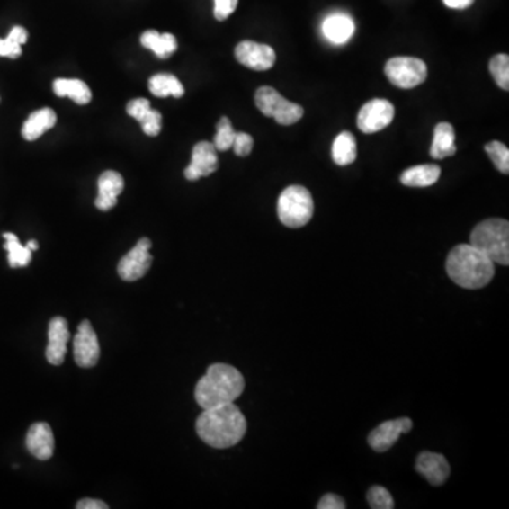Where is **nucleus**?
Returning <instances> with one entry per match:
<instances>
[{
    "label": "nucleus",
    "mask_w": 509,
    "mask_h": 509,
    "mask_svg": "<svg viewBox=\"0 0 509 509\" xmlns=\"http://www.w3.org/2000/svg\"><path fill=\"white\" fill-rule=\"evenodd\" d=\"M101 357L100 343L90 321L85 320L78 326L74 337V360L81 368H93Z\"/></svg>",
    "instance_id": "9d476101"
},
{
    "label": "nucleus",
    "mask_w": 509,
    "mask_h": 509,
    "mask_svg": "<svg viewBox=\"0 0 509 509\" xmlns=\"http://www.w3.org/2000/svg\"><path fill=\"white\" fill-rule=\"evenodd\" d=\"M232 147H234L235 155L239 156V157H246V156L251 155L252 149H254V139L248 133H237Z\"/></svg>",
    "instance_id": "473e14b6"
},
{
    "label": "nucleus",
    "mask_w": 509,
    "mask_h": 509,
    "mask_svg": "<svg viewBox=\"0 0 509 509\" xmlns=\"http://www.w3.org/2000/svg\"><path fill=\"white\" fill-rule=\"evenodd\" d=\"M125 182L122 175L116 172H105L98 180V195H96V209L101 211H110L118 202V195L123 192Z\"/></svg>",
    "instance_id": "dca6fc26"
},
{
    "label": "nucleus",
    "mask_w": 509,
    "mask_h": 509,
    "mask_svg": "<svg viewBox=\"0 0 509 509\" xmlns=\"http://www.w3.org/2000/svg\"><path fill=\"white\" fill-rule=\"evenodd\" d=\"M469 244L486 254L494 263L508 266L509 222L501 219L479 222L471 232Z\"/></svg>",
    "instance_id": "20e7f679"
},
{
    "label": "nucleus",
    "mask_w": 509,
    "mask_h": 509,
    "mask_svg": "<svg viewBox=\"0 0 509 509\" xmlns=\"http://www.w3.org/2000/svg\"><path fill=\"white\" fill-rule=\"evenodd\" d=\"M245 380L237 368L228 364H214L195 387L194 397L202 409L231 404L241 397Z\"/></svg>",
    "instance_id": "7ed1b4c3"
},
{
    "label": "nucleus",
    "mask_w": 509,
    "mask_h": 509,
    "mask_svg": "<svg viewBox=\"0 0 509 509\" xmlns=\"http://www.w3.org/2000/svg\"><path fill=\"white\" fill-rule=\"evenodd\" d=\"M496 263L486 254L471 244L457 245L451 249L446 261L449 278L460 288H484L496 275Z\"/></svg>",
    "instance_id": "f03ea898"
},
{
    "label": "nucleus",
    "mask_w": 509,
    "mask_h": 509,
    "mask_svg": "<svg viewBox=\"0 0 509 509\" xmlns=\"http://www.w3.org/2000/svg\"><path fill=\"white\" fill-rule=\"evenodd\" d=\"M454 139H456V133H454L453 125H450L447 122L439 123L434 128L433 142H432V147H430V156L433 159L440 160L456 155L457 147Z\"/></svg>",
    "instance_id": "6ab92c4d"
},
{
    "label": "nucleus",
    "mask_w": 509,
    "mask_h": 509,
    "mask_svg": "<svg viewBox=\"0 0 509 509\" xmlns=\"http://www.w3.org/2000/svg\"><path fill=\"white\" fill-rule=\"evenodd\" d=\"M412 427H414V422L409 417L388 420L371 432L370 436H368V443L378 453H384L390 447H394L402 434L409 433Z\"/></svg>",
    "instance_id": "f8f14e48"
},
{
    "label": "nucleus",
    "mask_w": 509,
    "mask_h": 509,
    "mask_svg": "<svg viewBox=\"0 0 509 509\" xmlns=\"http://www.w3.org/2000/svg\"><path fill=\"white\" fill-rule=\"evenodd\" d=\"M140 43L146 49L152 50L159 58H169L177 50V40L170 33L147 31L140 37Z\"/></svg>",
    "instance_id": "4be33fe9"
},
{
    "label": "nucleus",
    "mask_w": 509,
    "mask_h": 509,
    "mask_svg": "<svg viewBox=\"0 0 509 509\" xmlns=\"http://www.w3.org/2000/svg\"><path fill=\"white\" fill-rule=\"evenodd\" d=\"M162 113L159 111L150 110L147 115L140 121L143 132L147 136H157L162 130Z\"/></svg>",
    "instance_id": "2f4dec72"
},
{
    "label": "nucleus",
    "mask_w": 509,
    "mask_h": 509,
    "mask_svg": "<svg viewBox=\"0 0 509 509\" xmlns=\"http://www.w3.org/2000/svg\"><path fill=\"white\" fill-rule=\"evenodd\" d=\"M54 446H56V442H54L53 430H51L50 424H43V422L34 424L27 432L26 447L36 459H51L54 453Z\"/></svg>",
    "instance_id": "2eb2a0df"
},
{
    "label": "nucleus",
    "mask_w": 509,
    "mask_h": 509,
    "mask_svg": "<svg viewBox=\"0 0 509 509\" xmlns=\"http://www.w3.org/2000/svg\"><path fill=\"white\" fill-rule=\"evenodd\" d=\"M195 430L200 439L214 449H228L238 444L246 433V419L234 402L204 409Z\"/></svg>",
    "instance_id": "f257e3e1"
},
{
    "label": "nucleus",
    "mask_w": 509,
    "mask_h": 509,
    "mask_svg": "<svg viewBox=\"0 0 509 509\" xmlns=\"http://www.w3.org/2000/svg\"><path fill=\"white\" fill-rule=\"evenodd\" d=\"M238 6V0H214V16L219 22H224L234 13Z\"/></svg>",
    "instance_id": "f704fd0d"
},
{
    "label": "nucleus",
    "mask_w": 509,
    "mask_h": 509,
    "mask_svg": "<svg viewBox=\"0 0 509 509\" xmlns=\"http://www.w3.org/2000/svg\"><path fill=\"white\" fill-rule=\"evenodd\" d=\"M318 509H344L347 508L344 499L335 494H326L323 498L318 501Z\"/></svg>",
    "instance_id": "c9c22d12"
},
{
    "label": "nucleus",
    "mask_w": 509,
    "mask_h": 509,
    "mask_svg": "<svg viewBox=\"0 0 509 509\" xmlns=\"http://www.w3.org/2000/svg\"><path fill=\"white\" fill-rule=\"evenodd\" d=\"M489 73L494 76L499 88L509 90V57L506 54H498L491 58Z\"/></svg>",
    "instance_id": "c85d7f7f"
},
{
    "label": "nucleus",
    "mask_w": 509,
    "mask_h": 509,
    "mask_svg": "<svg viewBox=\"0 0 509 509\" xmlns=\"http://www.w3.org/2000/svg\"><path fill=\"white\" fill-rule=\"evenodd\" d=\"M150 110H152L150 101L145 100V98H138V100L130 101V103L126 105V112L129 113L132 118H135L138 122H140Z\"/></svg>",
    "instance_id": "72a5a7b5"
},
{
    "label": "nucleus",
    "mask_w": 509,
    "mask_h": 509,
    "mask_svg": "<svg viewBox=\"0 0 509 509\" xmlns=\"http://www.w3.org/2000/svg\"><path fill=\"white\" fill-rule=\"evenodd\" d=\"M26 29L22 26H14L6 39H0V56L7 58H17L22 56V46L27 41Z\"/></svg>",
    "instance_id": "bb28decb"
},
{
    "label": "nucleus",
    "mask_w": 509,
    "mask_h": 509,
    "mask_svg": "<svg viewBox=\"0 0 509 509\" xmlns=\"http://www.w3.org/2000/svg\"><path fill=\"white\" fill-rule=\"evenodd\" d=\"M354 22L347 14H331L323 23V33L331 43L344 44L354 34Z\"/></svg>",
    "instance_id": "a211bd4d"
},
{
    "label": "nucleus",
    "mask_w": 509,
    "mask_h": 509,
    "mask_svg": "<svg viewBox=\"0 0 509 509\" xmlns=\"http://www.w3.org/2000/svg\"><path fill=\"white\" fill-rule=\"evenodd\" d=\"M26 246L27 248L31 249V252L39 249V244H37L36 241H29V244H27Z\"/></svg>",
    "instance_id": "58836bf2"
},
{
    "label": "nucleus",
    "mask_w": 509,
    "mask_h": 509,
    "mask_svg": "<svg viewBox=\"0 0 509 509\" xmlns=\"http://www.w3.org/2000/svg\"><path fill=\"white\" fill-rule=\"evenodd\" d=\"M385 74L390 84L402 90H412L427 78V66L415 57H395L385 66Z\"/></svg>",
    "instance_id": "0eeeda50"
},
{
    "label": "nucleus",
    "mask_w": 509,
    "mask_h": 509,
    "mask_svg": "<svg viewBox=\"0 0 509 509\" xmlns=\"http://www.w3.org/2000/svg\"><path fill=\"white\" fill-rule=\"evenodd\" d=\"M57 122V115L50 108L36 111L29 116V120L24 122L22 135L29 142L39 139L47 130H50Z\"/></svg>",
    "instance_id": "aec40b11"
},
{
    "label": "nucleus",
    "mask_w": 509,
    "mask_h": 509,
    "mask_svg": "<svg viewBox=\"0 0 509 509\" xmlns=\"http://www.w3.org/2000/svg\"><path fill=\"white\" fill-rule=\"evenodd\" d=\"M152 241L149 238H142L135 248L130 249L128 254L121 259L118 265V273L125 281H136L142 279L149 272L152 266Z\"/></svg>",
    "instance_id": "6e6552de"
},
{
    "label": "nucleus",
    "mask_w": 509,
    "mask_h": 509,
    "mask_svg": "<svg viewBox=\"0 0 509 509\" xmlns=\"http://www.w3.org/2000/svg\"><path fill=\"white\" fill-rule=\"evenodd\" d=\"M219 169V156L215 146L210 142H200L192 149V163L184 170L185 179L195 182L209 177Z\"/></svg>",
    "instance_id": "ddd939ff"
},
{
    "label": "nucleus",
    "mask_w": 509,
    "mask_h": 509,
    "mask_svg": "<svg viewBox=\"0 0 509 509\" xmlns=\"http://www.w3.org/2000/svg\"><path fill=\"white\" fill-rule=\"evenodd\" d=\"M68 341H70V330L66 318L54 317L49 326V345L46 350L47 361L51 365L63 364Z\"/></svg>",
    "instance_id": "4468645a"
},
{
    "label": "nucleus",
    "mask_w": 509,
    "mask_h": 509,
    "mask_svg": "<svg viewBox=\"0 0 509 509\" xmlns=\"http://www.w3.org/2000/svg\"><path fill=\"white\" fill-rule=\"evenodd\" d=\"M4 238L6 239L4 249L9 252V265L12 268H23V266L29 265L31 261V249L23 246L16 235L12 234V232L4 234Z\"/></svg>",
    "instance_id": "a878e982"
},
{
    "label": "nucleus",
    "mask_w": 509,
    "mask_h": 509,
    "mask_svg": "<svg viewBox=\"0 0 509 509\" xmlns=\"http://www.w3.org/2000/svg\"><path fill=\"white\" fill-rule=\"evenodd\" d=\"M315 214V201L310 192L301 185H290L283 190L278 201V215L281 224L289 228L305 227Z\"/></svg>",
    "instance_id": "39448f33"
},
{
    "label": "nucleus",
    "mask_w": 509,
    "mask_h": 509,
    "mask_svg": "<svg viewBox=\"0 0 509 509\" xmlns=\"http://www.w3.org/2000/svg\"><path fill=\"white\" fill-rule=\"evenodd\" d=\"M368 504L372 509H394V498L385 487H371L367 494Z\"/></svg>",
    "instance_id": "7c9ffc66"
},
{
    "label": "nucleus",
    "mask_w": 509,
    "mask_h": 509,
    "mask_svg": "<svg viewBox=\"0 0 509 509\" xmlns=\"http://www.w3.org/2000/svg\"><path fill=\"white\" fill-rule=\"evenodd\" d=\"M416 469L432 486H442L450 476L446 457L430 451H424L417 457Z\"/></svg>",
    "instance_id": "f3484780"
},
{
    "label": "nucleus",
    "mask_w": 509,
    "mask_h": 509,
    "mask_svg": "<svg viewBox=\"0 0 509 509\" xmlns=\"http://www.w3.org/2000/svg\"><path fill=\"white\" fill-rule=\"evenodd\" d=\"M439 165H420L410 167L400 175V183L407 187H430L436 184L440 177Z\"/></svg>",
    "instance_id": "412c9836"
},
{
    "label": "nucleus",
    "mask_w": 509,
    "mask_h": 509,
    "mask_svg": "<svg viewBox=\"0 0 509 509\" xmlns=\"http://www.w3.org/2000/svg\"><path fill=\"white\" fill-rule=\"evenodd\" d=\"M486 152L488 153L489 159L496 165V169L503 174L509 173V150L504 143L493 142L487 143Z\"/></svg>",
    "instance_id": "c756f323"
},
{
    "label": "nucleus",
    "mask_w": 509,
    "mask_h": 509,
    "mask_svg": "<svg viewBox=\"0 0 509 509\" xmlns=\"http://www.w3.org/2000/svg\"><path fill=\"white\" fill-rule=\"evenodd\" d=\"M235 135H237V132L232 128L231 121L227 116H222L219 125H217V135H215L214 143H212L217 152H227V150L231 149L232 145H234Z\"/></svg>",
    "instance_id": "cd10ccee"
},
{
    "label": "nucleus",
    "mask_w": 509,
    "mask_h": 509,
    "mask_svg": "<svg viewBox=\"0 0 509 509\" xmlns=\"http://www.w3.org/2000/svg\"><path fill=\"white\" fill-rule=\"evenodd\" d=\"M76 508L78 509H108V505H106L103 501H100V499H93V498H84L81 501H78L76 504Z\"/></svg>",
    "instance_id": "e433bc0d"
},
{
    "label": "nucleus",
    "mask_w": 509,
    "mask_h": 509,
    "mask_svg": "<svg viewBox=\"0 0 509 509\" xmlns=\"http://www.w3.org/2000/svg\"><path fill=\"white\" fill-rule=\"evenodd\" d=\"M150 93L159 98L173 96V98H182L184 95V86L180 83L177 76L172 74H156L149 80Z\"/></svg>",
    "instance_id": "b1692460"
},
{
    "label": "nucleus",
    "mask_w": 509,
    "mask_h": 509,
    "mask_svg": "<svg viewBox=\"0 0 509 509\" xmlns=\"http://www.w3.org/2000/svg\"><path fill=\"white\" fill-rule=\"evenodd\" d=\"M235 57L242 66L248 67L254 71L271 70L276 63V53L271 46L254 43V41H242L235 49Z\"/></svg>",
    "instance_id": "9b49d317"
},
{
    "label": "nucleus",
    "mask_w": 509,
    "mask_h": 509,
    "mask_svg": "<svg viewBox=\"0 0 509 509\" xmlns=\"http://www.w3.org/2000/svg\"><path fill=\"white\" fill-rule=\"evenodd\" d=\"M53 90L57 96L71 98L78 105H86L93 98L90 86L81 80L60 78V80L54 81Z\"/></svg>",
    "instance_id": "5701e85b"
},
{
    "label": "nucleus",
    "mask_w": 509,
    "mask_h": 509,
    "mask_svg": "<svg viewBox=\"0 0 509 509\" xmlns=\"http://www.w3.org/2000/svg\"><path fill=\"white\" fill-rule=\"evenodd\" d=\"M335 165H348L357 159V142L353 133L343 132L335 138L331 149Z\"/></svg>",
    "instance_id": "393cba45"
},
{
    "label": "nucleus",
    "mask_w": 509,
    "mask_h": 509,
    "mask_svg": "<svg viewBox=\"0 0 509 509\" xmlns=\"http://www.w3.org/2000/svg\"><path fill=\"white\" fill-rule=\"evenodd\" d=\"M254 103L263 115L283 126L295 125L305 113L300 105L286 100L272 86H261L254 94Z\"/></svg>",
    "instance_id": "423d86ee"
},
{
    "label": "nucleus",
    "mask_w": 509,
    "mask_h": 509,
    "mask_svg": "<svg viewBox=\"0 0 509 509\" xmlns=\"http://www.w3.org/2000/svg\"><path fill=\"white\" fill-rule=\"evenodd\" d=\"M443 4L450 9H467L474 4V0H443Z\"/></svg>",
    "instance_id": "4c0bfd02"
},
{
    "label": "nucleus",
    "mask_w": 509,
    "mask_h": 509,
    "mask_svg": "<svg viewBox=\"0 0 509 509\" xmlns=\"http://www.w3.org/2000/svg\"><path fill=\"white\" fill-rule=\"evenodd\" d=\"M395 108L389 101L372 100L365 103L357 116V125L362 133L384 130L394 121Z\"/></svg>",
    "instance_id": "1a4fd4ad"
}]
</instances>
